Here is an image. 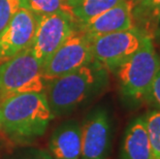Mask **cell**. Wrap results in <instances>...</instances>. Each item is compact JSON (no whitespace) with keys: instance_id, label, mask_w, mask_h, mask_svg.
Returning <instances> with one entry per match:
<instances>
[{"instance_id":"9a60e30c","label":"cell","mask_w":160,"mask_h":159,"mask_svg":"<svg viewBox=\"0 0 160 159\" xmlns=\"http://www.w3.org/2000/svg\"><path fill=\"white\" fill-rule=\"evenodd\" d=\"M146 128L154 159H160V110L154 109L144 115Z\"/></svg>"},{"instance_id":"6da1fadb","label":"cell","mask_w":160,"mask_h":159,"mask_svg":"<svg viewBox=\"0 0 160 159\" xmlns=\"http://www.w3.org/2000/svg\"><path fill=\"white\" fill-rule=\"evenodd\" d=\"M54 118L45 92L19 94L0 103V127L15 143L42 137Z\"/></svg>"},{"instance_id":"8992f818","label":"cell","mask_w":160,"mask_h":159,"mask_svg":"<svg viewBox=\"0 0 160 159\" xmlns=\"http://www.w3.org/2000/svg\"><path fill=\"white\" fill-rule=\"evenodd\" d=\"M93 61L89 37L77 27L42 64L43 79L47 84Z\"/></svg>"},{"instance_id":"44dd1931","label":"cell","mask_w":160,"mask_h":159,"mask_svg":"<svg viewBox=\"0 0 160 159\" xmlns=\"http://www.w3.org/2000/svg\"><path fill=\"white\" fill-rule=\"evenodd\" d=\"M132 1H133V3H134V5H135V4H138V2H141V1H142V0H132Z\"/></svg>"},{"instance_id":"5bb4252c","label":"cell","mask_w":160,"mask_h":159,"mask_svg":"<svg viewBox=\"0 0 160 159\" xmlns=\"http://www.w3.org/2000/svg\"><path fill=\"white\" fill-rule=\"evenodd\" d=\"M23 2L24 6L37 17L51 13H64L74 19L70 0H23Z\"/></svg>"},{"instance_id":"9c48e42d","label":"cell","mask_w":160,"mask_h":159,"mask_svg":"<svg viewBox=\"0 0 160 159\" xmlns=\"http://www.w3.org/2000/svg\"><path fill=\"white\" fill-rule=\"evenodd\" d=\"M37 16L25 6L18 9L0 32V63L30 49L34 38Z\"/></svg>"},{"instance_id":"ffe728a7","label":"cell","mask_w":160,"mask_h":159,"mask_svg":"<svg viewBox=\"0 0 160 159\" xmlns=\"http://www.w3.org/2000/svg\"><path fill=\"white\" fill-rule=\"evenodd\" d=\"M155 21H156V24H157V27H158V30H159V31H160V12H158V15H157V17H156Z\"/></svg>"},{"instance_id":"8fae6325","label":"cell","mask_w":160,"mask_h":159,"mask_svg":"<svg viewBox=\"0 0 160 159\" xmlns=\"http://www.w3.org/2000/svg\"><path fill=\"white\" fill-rule=\"evenodd\" d=\"M81 149L82 130L79 122L66 121L53 131L49 151L54 159H80Z\"/></svg>"},{"instance_id":"2e32d148","label":"cell","mask_w":160,"mask_h":159,"mask_svg":"<svg viewBox=\"0 0 160 159\" xmlns=\"http://www.w3.org/2000/svg\"><path fill=\"white\" fill-rule=\"evenodd\" d=\"M22 6H24L23 0H0V32Z\"/></svg>"},{"instance_id":"4fadbf2b","label":"cell","mask_w":160,"mask_h":159,"mask_svg":"<svg viewBox=\"0 0 160 159\" xmlns=\"http://www.w3.org/2000/svg\"><path fill=\"white\" fill-rule=\"evenodd\" d=\"M123 0H70L73 17L79 24L88 22Z\"/></svg>"},{"instance_id":"7a4b0ae2","label":"cell","mask_w":160,"mask_h":159,"mask_svg":"<svg viewBox=\"0 0 160 159\" xmlns=\"http://www.w3.org/2000/svg\"><path fill=\"white\" fill-rule=\"evenodd\" d=\"M108 70L93 61L46 84L45 94L54 117L68 114L100 92Z\"/></svg>"},{"instance_id":"30bf717a","label":"cell","mask_w":160,"mask_h":159,"mask_svg":"<svg viewBox=\"0 0 160 159\" xmlns=\"http://www.w3.org/2000/svg\"><path fill=\"white\" fill-rule=\"evenodd\" d=\"M133 8L132 0H123L88 22L79 24L78 27L89 38L131 29L134 27Z\"/></svg>"},{"instance_id":"ba28073f","label":"cell","mask_w":160,"mask_h":159,"mask_svg":"<svg viewBox=\"0 0 160 159\" xmlns=\"http://www.w3.org/2000/svg\"><path fill=\"white\" fill-rule=\"evenodd\" d=\"M82 130L80 159H108L112 146V122L108 112L97 107L88 115Z\"/></svg>"},{"instance_id":"7402d4cb","label":"cell","mask_w":160,"mask_h":159,"mask_svg":"<svg viewBox=\"0 0 160 159\" xmlns=\"http://www.w3.org/2000/svg\"><path fill=\"white\" fill-rule=\"evenodd\" d=\"M0 129H1V127H0Z\"/></svg>"},{"instance_id":"277c9868","label":"cell","mask_w":160,"mask_h":159,"mask_svg":"<svg viewBox=\"0 0 160 159\" xmlns=\"http://www.w3.org/2000/svg\"><path fill=\"white\" fill-rule=\"evenodd\" d=\"M42 63L31 49L0 63V103L8 98L30 92H45Z\"/></svg>"},{"instance_id":"52a82bcc","label":"cell","mask_w":160,"mask_h":159,"mask_svg":"<svg viewBox=\"0 0 160 159\" xmlns=\"http://www.w3.org/2000/svg\"><path fill=\"white\" fill-rule=\"evenodd\" d=\"M77 27L76 20L64 13L37 17L35 34L30 49L43 64Z\"/></svg>"},{"instance_id":"3957f363","label":"cell","mask_w":160,"mask_h":159,"mask_svg":"<svg viewBox=\"0 0 160 159\" xmlns=\"http://www.w3.org/2000/svg\"><path fill=\"white\" fill-rule=\"evenodd\" d=\"M159 68L160 58L155 50L154 39L146 33L139 49L115 70L124 99L131 103L147 100Z\"/></svg>"},{"instance_id":"5b68a950","label":"cell","mask_w":160,"mask_h":159,"mask_svg":"<svg viewBox=\"0 0 160 159\" xmlns=\"http://www.w3.org/2000/svg\"><path fill=\"white\" fill-rule=\"evenodd\" d=\"M146 33L133 28L90 39L93 60L108 72H114L142 46Z\"/></svg>"},{"instance_id":"ac0fdd59","label":"cell","mask_w":160,"mask_h":159,"mask_svg":"<svg viewBox=\"0 0 160 159\" xmlns=\"http://www.w3.org/2000/svg\"><path fill=\"white\" fill-rule=\"evenodd\" d=\"M146 101L153 103L156 107V109L160 110V68L157 74H156L154 81H153V84Z\"/></svg>"},{"instance_id":"d6986e66","label":"cell","mask_w":160,"mask_h":159,"mask_svg":"<svg viewBox=\"0 0 160 159\" xmlns=\"http://www.w3.org/2000/svg\"><path fill=\"white\" fill-rule=\"evenodd\" d=\"M35 159H54L50 154H46V153H42L39 154Z\"/></svg>"},{"instance_id":"7c38bea8","label":"cell","mask_w":160,"mask_h":159,"mask_svg":"<svg viewBox=\"0 0 160 159\" xmlns=\"http://www.w3.org/2000/svg\"><path fill=\"white\" fill-rule=\"evenodd\" d=\"M119 159H154L144 116L135 118L126 127Z\"/></svg>"},{"instance_id":"e0dca14e","label":"cell","mask_w":160,"mask_h":159,"mask_svg":"<svg viewBox=\"0 0 160 159\" xmlns=\"http://www.w3.org/2000/svg\"><path fill=\"white\" fill-rule=\"evenodd\" d=\"M159 12L160 0H142L133 8V13L147 20H155Z\"/></svg>"}]
</instances>
